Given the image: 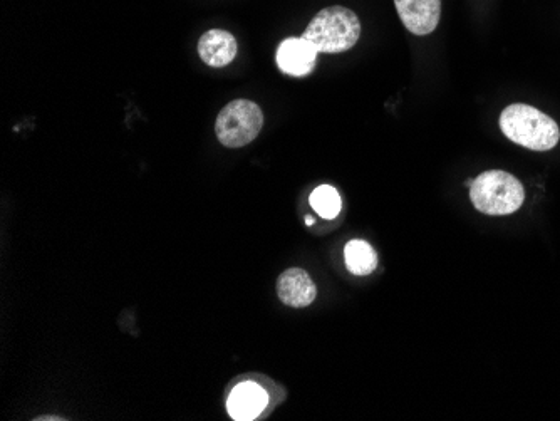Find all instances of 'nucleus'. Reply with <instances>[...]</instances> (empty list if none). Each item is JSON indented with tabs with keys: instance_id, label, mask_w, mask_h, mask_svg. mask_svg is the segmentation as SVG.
<instances>
[{
	"instance_id": "obj_1",
	"label": "nucleus",
	"mask_w": 560,
	"mask_h": 421,
	"mask_svg": "<svg viewBox=\"0 0 560 421\" xmlns=\"http://www.w3.org/2000/svg\"><path fill=\"white\" fill-rule=\"evenodd\" d=\"M500 130L527 150L549 151L557 146L560 130L549 115L529 104H512L500 115Z\"/></svg>"
},
{
	"instance_id": "obj_2",
	"label": "nucleus",
	"mask_w": 560,
	"mask_h": 421,
	"mask_svg": "<svg viewBox=\"0 0 560 421\" xmlns=\"http://www.w3.org/2000/svg\"><path fill=\"white\" fill-rule=\"evenodd\" d=\"M359 36V17L348 7L332 6L317 12L302 34V39L311 42L319 54H338L354 47Z\"/></svg>"
},
{
	"instance_id": "obj_3",
	"label": "nucleus",
	"mask_w": 560,
	"mask_h": 421,
	"mask_svg": "<svg viewBox=\"0 0 560 421\" xmlns=\"http://www.w3.org/2000/svg\"><path fill=\"white\" fill-rule=\"evenodd\" d=\"M470 200L482 214L493 217L514 214L524 203V185L510 173L490 170L472 180Z\"/></svg>"
},
{
	"instance_id": "obj_4",
	"label": "nucleus",
	"mask_w": 560,
	"mask_h": 421,
	"mask_svg": "<svg viewBox=\"0 0 560 421\" xmlns=\"http://www.w3.org/2000/svg\"><path fill=\"white\" fill-rule=\"evenodd\" d=\"M264 126V113L250 99H235L218 113L215 133L227 148H242L259 136Z\"/></svg>"
},
{
	"instance_id": "obj_5",
	"label": "nucleus",
	"mask_w": 560,
	"mask_h": 421,
	"mask_svg": "<svg viewBox=\"0 0 560 421\" xmlns=\"http://www.w3.org/2000/svg\"><path fill=\"white\" fill-rule=\"evenodd\" d=\"M396 12L408 31L428 36L440 24L441 0H395Z\"/></svg>"
},
{
	"instance_id": "obj_6",
	"label": "nucleus",
	"mask_w": 560,
	"mask_h": 421,
	"mask_svg": "<svg viewBox=\"0 0 560 421\" xmlns=\"http://www.w3.org/2000/svg\"><path fill=\"white\" fill-rule=\"evenodd\" d=\"M317 54L319 52L311 42L302 37H289L286 41L280 42L277 49V64L282 73L301 78L314 69Z\"/></svg>"
},
{
	"instance_id": "obj_7",
	"label": "nucleus",
	"mask_w": 560,
	"mask_h": 421,
	"mask_svg": "<svg viewBox=\"0 0 560 421\" xmlns=\"http://www.w3.org/2000/svg\"><path fill=\"white\" fill-rule=\"evenodd\" d=\"M277 296L289 307H307L317 296L316 284L302 269H287L277 279Z\"/></svg>"
},
{
	"instance_id": "obj_8",
	"label": "nucleus",
	"mask_w": 560,
	"mask_h": 421,
	"mask_svg": "<svg viewBox=\"0 0 560 421\" xmlns=\"http://www.w3.org/2000/svg\"><path fill=\"white\" fill-rule=\"evenodd\" d=\"M269 403V396L262 386L252 381H245L235 386L227 400L229 415L237 421L255 420L265 410Z\"/></svg>"
},
{
	"instance_id": "obj_9",
	"label": "nucleus",
	"mask_w": 560,
	"mask_h": 421,
	"mask_svg": "<svg viewBox=\"0 0 560 421\" xmlns=\"http://www.w3.org/2000/svg\"><path fill=\"white\" fill-rule=\"evenodd\" d=\"M237 39L230 32L212 29L200 37L198 56L210 68H225L237 56Z\"/></svg>"
},
{
	"instance_id": "obj_10",
	"label": "nucleus",
	"mask_w": 560,
	"mask_h": 421,
	"mask_svg": "<svg viewBox=\"0 0 560 421\" xmlns=\"http://www.w3.org/2000/svg\"><path fill=\"white\" fill-rule=\"evenodd\" d=\"M344 260L354 276H369L378 267L376 250L364 240H351L344 249Z\"/></svg>"
},
{
	"instance_id": "obj_11",
	"label": "nucleus",
	"mask_w": 560,
	"mask_h": 421,
	"mask_svg": "<svg viewBox=\"0 0 560 421\" xmlns=\"http://www.w3.org/2000/svg\"><path fill=\"white\" fill-rule=\"evenodd\" d=\"M311 207L316 210L317 214L321 215L322 219L331 220L338 217L341 208H343V202H341V197H339L336 188L321 185L311 193Z\"/></svg>"
},
{
	"instance_id": "obj_12",
	"label": "nucleus",
	"mask_w": 560,
	"mask_h": 421,
	"mask_svg": "<svg viewBox=\"0 0 560 421\" xmlns=\"http://www.w3.org/2000/svg\"><path fill=\"white\" fill-rule=\"evenodd\" d=\"M306 224L307 225H312V224H314V220H312L311 217H307Z\"/></svg>"
}]
</instances>
